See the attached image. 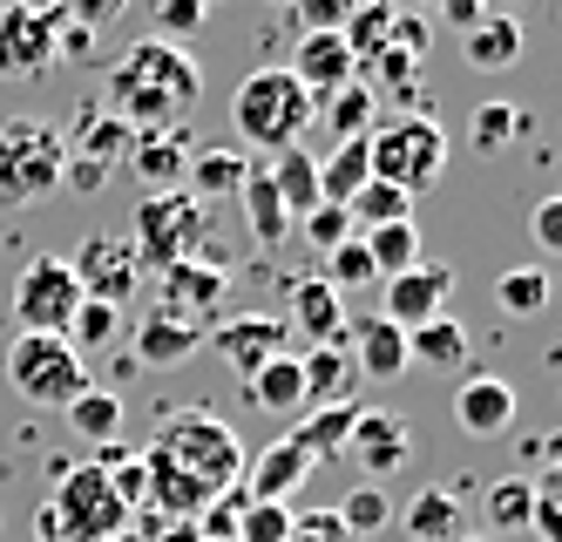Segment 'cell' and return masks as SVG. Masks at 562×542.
I'll return each instance as SVG.
<instances>
[{
  "label": "cell",
  "mask_w": 562,
  "mask_h": 542,
  "mask_svg": "<svg viewBox=\"0 0 562 542\" xmlns=\"http://www.w3.org/2000/svg\"><path fill=\"white\" fill-rule=\"evenodd\" d=\"M204 102V68H196V55H183L177 41H136V48L115 62L109 75V96L102 109L123 115L130 130H177V122H190V109Z\"/></svg>",
  "instance_id": "cell-1"
},
{
  "label": "cell",
  "mask_w": 562,
  "mask_h": 542,
  "mask_svg": "<svg viewBox=\"0 0 562 542\" xmlns=\"http://www.w3.org/2000/svg\"><path fill=\"white\" fill-rule=\"evenodd\" d=\"M312 96L299 89V81L285 75V62H271V68H251L245 81H237V96H231V122H237V136H245L251 150L278 156V150H299V136L312 130Z\"/></svg>",
  "instance_id": "cell-2"
},
{
  "label": "cell",
  "mask_w": 562,
  "mask_h": 542,
  "mask_svg": "<svg viewBox=\"0 0 562 542\" xmlns=\"http://www.w3.org/2000/svg\"><path fill=\"white\" fill-rule=\"evenodd\" d=\"M143 454L170 462V468H177V475H190V482H204L211 495L237 488V475H245V447H237V434L217 421L211 407L164 413V428H156V441H149Z\"/></svg>",
  "instance_id": "cell-3"
},
{
  "label": "cell",
  "mask_w": 562,
  "mask_h": 542,
  "mask_svg": "<svg viewBox=\"0 0 562 542\" xmlns=\"http://www.w3.org/2000/svg\"><path fill=\"white\" fill-rule=\"evenodd\" d=\"M61 163H68V143L55 122L42 115H8L0 122V211H27L61 190Z\"/></svg>",
  "instance_id": "cell-4"
},
{
  "label": "cell",
  "mask_w": 562,
  "mask_h": 542,
  "mask_svg": "<svg viewBox=\"0 0 562 542\" xmlns=\"http://www.w3.org/2000/svg\"><path fill=\"white\" fill-rule=\"evenodd\" d=\"M34 529H42V542H109V535L130 529V509L115 502L109 475L95 462H82V468H61L55 475V495L42 502Z\"/></svg>",
  "instance_id": "cell-5"
},
{
  "label": "cell",
  "mask_w": 562,
  "mask_h": 542,
  "mask_svg": "<svg viewBox=\"0 0 562 542\" xmlns=\"http://www.w3.org/2000/svg\"><path fill=\"white\" fill-rule=\"evenodd\" d=\"M367 156H373L380 184L420 197V190H434L448 177V130H440L434 115H386V122H373Z\"/></svg>",
  "instance_id": "cell-6"
},
{
  "label": "cell",
  "mask_w": 562,
  "mask_h": 542,
  "mask_svg": "<svg viewBox=\"0 0 562 542\" xmlns=\"http://www.w3.org/2000/svg\"><path fill=\"white\" fill-rule=\"evenodd\" d=\"M0 373H8V387H14L27 407H68V400H82V394L95 387V380H89V360L75 353L61 332H14Z\"/></svg>",
  "instance_id": "cell-7"
},
{
  "label": "cell",
  "mask_w": 562,
  "mask_h": 542,
  "mask_svg": "<svg viewBox=\"0 0 562 542\" xmlns=\"http://www.w3.org/2000/svg\"><path fill=\"white\" fill-rule=\"evenodd\" d=\"M204 244H211V211H204L190 190H156V197L136 203V224H130V252H136V265L170 272V265L196 258Z\"/></svg>",
  "instance_id": "cell-8"
},
{
  "label": "cell",
  "mask_w": 562,
  "mask_h": 542,
  "mask_svg": "<svg viewBox=\"0 0 562 542\" xmlns=\"http://www.w3.org/2000/svg\"><path fill=\"white\" fill-rule=\"evenodd\" d=\"M75 306H82V285H75L68 258L34 252V258L14 272V325H21V332H68Z\"/></svg>",
  "instance_id": "cell-9"
},
{
  "label": "cell",
  "mask_w": 562,
  "mask_h": 542,
  "mask_svg": "<svg viewBox=\"0 0 562 542\" xmlns=\"http://www.w3.org/2000/svg\"><path fill=\"white\" fill-rule=\"evenodd\" d=\"M68 272H75V285H82V299H102L115 312H123L136 299V285H143V265L130 252V237H109V231L82 237V252L68 258Z\"/></svg>",
  "instance_id": "cell-10"
},
{
  "label": "cell",
  "mask_w": 562,
  "mask_h": 542,
  "mask_svg": "<svg viewBox=\"0 0 562 542\" xmlns=\"http://www.w3.org/2000/svg\"><path fill=\"white\" fill-rule=\"evenodd\" d=\"M448 299H454V265H434V258L380 278V319H393L400 332L440 319V312H448Z\"/></svg>",
  "instance_id": "cell-11"
},
{
  "label": "cell",
  "mask_w": 562,
  "mask_h": 542,
  "mask_svg": "<svg viewBox=\"0 0 562 542\" xmlns=\"http://www.w3.org/2000/svg\"><path fill=\"white\" fill-rule=\"evenodd\" d=\"M204 340L217 346V360H224L231 373H245V380H251L265 360L292 353V325H285V319H271V312H237V319H211Z\"/></svg>",
  "instance_id": "cell-12"
},
{
  "label": "cell",
  "mask_w": 562,
  "mask_h": 542,
  "mask_svg": "<svg viewBox=\"0 0 562 542\" xmlns=\"http://www.w3.org/2000/svg\"><path fill=\"white\" fill-rule=\"evenodd\" d=\"M55 21H48V8H8L0 14V75L8 81H34V75H48L55 68Z\"/></svg>",
  "instance_id": "cell-13"
},
{
  "label": "cell",
  "mask_w": 562,
  "mask_h": 542,
  "mask_svg": "<svg viewBox=\"0 0 562 542\" xmlns=\"http://www.w3.org/2000/svg\"><path fill=\"white\" fill-rule=\"evenodd\" d=\"M515 387L502 380V373H468V380L454 387V428L468 441H508L515 428Z\"/></svg>",
  "instance_id": "cell-14"
},
{
  "label": "cell",
  "mask_w": 562,
  "mask_h": 542,
  "mask_svg": "<svg viewBox=\"0 0 562 542\" xmlns=\"http://www.w3.org/2000/svg\"><path fill=\"white\" fill-rule=\"evenodd\" d=\"M346 454H352L359 468H367V482H386V475L414 454V428L400 421V413L359 407V413H352V441H346Z\"/></svg>",
  "instance_id": "cell-15"
},
{
  "label": "cell",
  "mask_w": 562,
  "mask_h": 542,
  "mask_svg": "<svg viewBox=\"0 0 562 542\" xmlns=\"http://www.w3.org/2000/svg\"><path fill=\"white\" fill-rule=\"evenodd\" d=\"M190 156H196V136H190V122H177V130H136L130 136V170L156 190H183V170H190Z\"/></svg>",
  "instance_id": "cell-16"
},
{
  "label": "cell",
  "mask_w": 562,
  "mask_h": 542,
  "mask_svg": "<svg viewBox=\"0 0 562 542\" xmlns=\"http://www.w3.org/2000/svg\"><path fill=\"white\" fill-rule=\"evenodd\" d=\"M224 299H231V272L217 258H183V265L164 272V312H183L196 325H211Z\"/></svg>",
  "instance_id": "cell-17"
},
{
  "label": "cell",
  "mask_w": 562,
  "mask_h": 542,
  "mask_svg": "<svg viewBox=\"0 0 562 542\" xmlns=\"http://www.w3.org/2000/svg\"><path fill=\"white\" fill-rule=\"evenodd\" d=\"M285 75L299 81V89L318 102V96H333V89H346V81L359 75V62H352V48L339 34H299L292 41V62H285Z\"/></svg>",
  "instance_id": "cell-18"
},
{
  "label": "cell",
  "mask_w": 562,
  "mask_h": 542,
  "mask_svg": "<svg viewBox=\"0 0 562 542\" xmlns=\"http://www.w3.org/2000/svg\"><path fill=\"white\" fill-rule=\"evenodd\" d=\"M346 353L359 366V380H400V373H407V332L380 312H367V319L346 325Z\"/></svg>",
  "instance_id": "cell-19"
},
{
  "label": "cell",
  "mask_w": 562,
  "mask_h": 542,
  "mask_svg": "<svg viewBox=\"0 0 562 542\" xmlns=\"http://www.w3.org/2000/svg\"><path fill=\"white\" fill-rule=\"evenodd\" d=\"M292 332H305L312 346H346V291H333L326 278H292V319H285Z\"/></svg>",
  "instance_id": "cell-20"
},
{
  "label": "cell",
  "mask_w": 562,
  "mask_h": 542,
  "mask_svg": "<svg viewBox=\"0 0 562 542\" xmlns=\"http://www.w3.org/2000/svg\"><path fill=\"white\" fill-rule=\"evenodd\" d=\"M305 475H312V454L292 434H278L265 454L245 462V495L251 502H292V488H305Z\"/></svg>",
  "instance_id": "cell-21"
},
{
  "label": "cell",
  "mask_w": 562,
  "mask_h": 542,
  "mask_svg": "<svg viewBox=\"0 0 562 542\" xmlns=\"http://www.w3.org/2000/svg\"><path fill=\"white\" fill-rule=\"evenodd\" d=\"M196 346H204V325L183 319V312H164V306H156V312L136 325V366H149V373L183 366Z\"/></svg>",
  "instance_id": "cell-22"
},
{
  "label": "cell",
  "mask_w": 562,
  "mask_h": 542,
  "mask_svg": "<svg viewBox=\"0 0 562 542\" xmlns=\"http://www.w3.org/2000/svg\"><path fill=\"white\" fill-rule=\"evenodd\" d=\"M461 488H468V482H434V488H420L414 502L400 509L407 542H454V535H468V529H461Z\"/></svg>",
  "instance_id": "cell-23"
},
{
  "label": "cell",
  "mask_w": 562,
  "mask_h": 542,
  "mask_svg": "<svg viewBox=\"0 0 562 542\" xmlns=\"http://www.w3.org/2000/svg\"><path fill=\"white\" fill-rule=\"evenodd\" d=\"M245 170H251V156L245 150H224V143H196V156H190V170H183V190L204 203H224V197H237V184H245Z\"/></svg>",
  "instance_id": "cell-24"
},
{
  "label": "cell",
  "mask_w": 562,
  "mask_h": 542,
  "mask_svg": "<svg viewBox=\"0 0 562 542\" xmlns=\"http://www.w3.org/2000/svg\"><path fill=\"white\" fill-rule=\"evenodd\" d=\"M299 373H305V407H346L352 387H359V366L346 346H312L299 353Z\"/></svg>",
  "instance_id": "cell-25"
},
{
  "label": "cell",
  "mask_w": 562,
  "mask_h": 542,
  "mask_svg": "<svg viewBox=\"0 0 562 542\" xmlns=\"http://www.w3.org/2000/svg\"><path fill=\"white\" fill-rule=\"evenodd\" d=\"M312 122H326V130H333V143H359V136H373V122H380V102H373V89H367V81L352 75L346 89L318 96Z\"/></svg>",
  "instance_id": "cell-26"
},
{
  "label": "cell",
  "mask_w": 562,
  "mask_h": 542,
  "mask_svg": "<svg viewBox=\"0 0 562 542\" xmlns=\"http://www.w3.org/2000/svg\"><path fill=\"white\" fill-rule=\"evenodd\" d=\"M130 122L123 115H109L102 102H89L82 115H75V136H61L68 143V156H89V163H109V170H115V163H123L130 156Z\"/></svg>",
  "instance_id": "cell-27"
},
{
  "label": "cell",
  "mask_w": 562,
  "mask_h": 542,
  "mask_svg": "<svg viewBox=\"0 0 562 542\" xmlns=\"http://www.w3.org/2000/svg\"><path fill=\"white\" fill-rule=\"evenodd\" d=\"M237 203H245V224H251V237L265 244V252H278V244L292 237V218H285V203H278L265 163H251V170H245V184H237Z\"/></svg>",
  "instance_id": "cell-28"
},
{
  "label": "cell",
  "mask_w": 562,
  "mask_h": 542,
  "mask_svg": "<svg viewBox=\"0 0 562 542\" xmlns=\"http://www.w3.org/2000/svg\"><path fill=\"white\" fill-rule=\"evenodd\" d=\"M245 400H251L258 413H305V373H299V353L265 360L251 380H245Z\"/></svg>",
  "instance_id": "cell-29"
},
{
  "label": "cell",
  "mask_w": 562,
  "mask_h": 542,
  "mask_svg": "<svg viewBox=\"0 0 562 542\" xmlns=\"http://www.w3.org/2000/svg\"><path fill=\"white\" fill-rule=\"evenodd\" d=\"M265 170H271V190H278L292 224L305 211H318V156L312 150H278V156H265Z\"/></svg>",
  "instance_id": "cell-30"
},
{
  "label": "cell",
  "mask_w": 562,
  "mask_h": 542,
  "mask_svg": "<svg viewBox=\"0 0 562 542\" xmlns=\"http://www.w3.org/2000/svg\"><path fill=\"white\" fill-rule=\"evenodd\" d=\"M373 184V156H367V136L359 143H333V156H318V203H346Z\"/></svg>",
  "instance_id": "cell-31"
},
{
  "label": "cell",
  "mask_w": 562,
  "mask_h": 542,
  "mask_svg": "<svg viewBox=\"0 0 562 542\" xmlns=\"http://www.w3.org/2000/svg\"><path fill=\"white\" fill-rule=\"evenodd\" d=\"M468 353H474V340H468V325L454 312H440V319H427V325L407 332V366L420 360V366L454 373V366H468Z\"/></svg>",
  "instance_id": "cell-32"
},
{
  "label": "cell",
  "mask_w": 562,
  "mask_h": 542,
  "mask_svg": "<svg viewBox=\"0 0 562 542\" xmlns=\"http://www.w3.org/2000/svg\"><path fill=\"white\" fill-rule=\"evenodd\" d=\"M461 48H468V68H481V75L515 68V62H521V21H515V14H488L481 27L461 34Z\"/></svg>",
  "instance_id": "cell-33"
},
{
  "label": "cell",
  "mask_w": 562,
  "mask_h": 542,
  "mask_svg": "<svg viewBox=\"0 0 562 542\" xmlns=\"http://www.w3.org/2000/svg\"><path fill=\"white\" fill-rule=\"evenodd\" d=\"M352 413H359L352 400L346 407H312L305 421L292 428V441L312 454V462H333V454H346V441H352Z\"/></svg>",
  "instance_id": "cell-34"
},
{
  "label": "cell",
  "mask_w": 562,
  "mask_h": 542,
  "mask_svg": "<svg viewBox=\"0 0 562 542\" xmlns=\"http://www.w3.org/2000/svg\"><path fill=\"white\" fill-rule=\"evenodd\" d=\"M393 14H400V0H359V8L346 14L339 41L352 48V62H373L386 41H393Z\"/></svg>",
  "instance_id": "cell-35"
},
{
  "label": "cell",
  "mask_w": 562,
  "mask_h": 542,
  "mask_svg": "<svg viewBox=\"0 0 562 542\" xmlns=\"http://www.w3.org/2000/svg\"><path fill=\"white\" fill-rule=\"evenodd\" d=\"M367 237V258H373V272L380 278H393V272H407V265H420L427 252H420V224L414 218H400V224H380V231H359Z\"/></svg>",
  "instance_id": "cell-36"
},
{
  "label": "cell",
  "mask_w": 562,
  "mask_h": 542,
  "mask_svg": "<svg viewBox=\"0 0 562 542\" xmlns=\"http://www.w3.org/2000/svg\"><path fill=\"white\" fill-rule=\"evenodd\" d=\"M529 136V109H515V102H481L474 115H468V143L481 150V156H495V150H508V143H521Z\"/></svg>",
  "instance_id": "cell-37"
},
{
  "label": "cell",
  "mask_w": 562,
  "mask_h": 542,
  "mask_svg": "<svg viewBox=\"0 0 562 542\" xmlns=\"http://www.w3.org/2000/svg\"><path fill=\"white\" fill-rule=\"evenodd\" d=\"M495 306H502L508 319L549 312V272H542V265H508V272L495 278Z\"/></svg>",
  "instance_id": "cell-38"
},
{
  "label": "cell",
  "mask_w": 562,
  "mask_h": 542,
  "mask_svg": "<svg viewBox=\"0 0 562 542\" xmlns=\"http://www.w3.org/2000/svg\"><path fill=\"white\" fill-rule=\"evenodd\" d=\"M61 340H68L75 353H82V360H89V353H102V346H115V340H123V312H115V306H102V299H82Z\"/></svg>",
  "instance_id": "cell-39"
},
{
  "label": "cell",
  "mask_w": 562,
  "mask_h": 542,
  "mask_svg": "<svg viewBox=\"0 0 562 542\" xmlns=\"http://www.w3.org/2000/svg\"><path fill=\"white\" fill-rule=\"evenodd\" d=\"M61 413H68V428L82 434V441H95V447H102V441H115V428H123V400H115L109 387H89L82 400H68Z\"/></svg>",
  "instance_id": "cell-40"
},
{
  "label": "cell",
  "mask_w": 562,
  "mask_h": 542,
  "mask_svg": "<svg viewBox=\"0 0 562 542\" xmlns=\"http://www.w3.org/2000/svg\"><path fill=\"white\" fill-rule=\"evenodd\" d=\"M346 218H352V231H380V224H400V218H414V197L373 177L367 190H359V197L346 203Z\"/></svg>",
  "instance_id": "cell-41"
},
{
  "label": "cell",
  "mask_w": 562,
  "mask_h": 542,
  "mask_svg": "<svg viewBox=\"0 0 562 542\" xmlns=\"http://www.w3.org/2000/svg\"><path fill=\"white\" fill-rule=\"evenodd\" d=\"M481 509H488V522H495V529H529L536 482H529V475H502V482H488V495H481Z\"/></svg>",
  "instance_id": "cell-42"
},
{
  "label": "cell",
  "mask_w": 562,
  "mask_h": 542,
  "mask_svg": "<svg viewBox=\"0 0 562 542\" xmlns=\"http://www.w3.org/2000/svg\"><path fill=\"white\" fill-rule=\"evenodd\" d=\"M339 522H346V535L359 542V535H380L386 522H393V502H386V488L380 482H359V488H346V502H339Z\"/></svg>",
  "instance_id": "cell-43"
},
{
  "label": "cell",
  "mask_w": 562,
  "mask_h": 542,
  "mask_svg": "<svg viewBox=\"0 0 562 542\" xmlns=\"http://www.w3.org/2000/svg\"><path fill=\"white\" fill-rule=\"evenodd\" d=\"M318 278H326L333 291H359V285H380V272H373V258H367V237H346V244H333V252H326V272H318Z\"/></svg>",
  "instance_id": "cell-44"
},
{
  "label": "cell",
  "mask_w": 562,
  "mask_h": 542,
  "mask_svg": "<svg viewBox=\"0 0 562 542\" xmlns=\"http://www.w3.org/2000/svg\"><path fill=\"white\" fill-rule=\"evenodd\" d=\"M204 21H211V0H149V27H156V41H177V48H183V41L204 27Z\"/></svg>",
  "instance_id": "cell-45"
},
{
  "label": "cell",
  "mask_w": 562,
  "mask_h": 542,
  "mask_svg": "<svg viewBox=\"0 0 562 542\" xmlns=\"http://www.w3.org/2000/svg\"><path fill=\"white\" fill-rule=\"evenodd\" d=\"M292 535V502H251L237 516V542H285Z\"/></svg>",
  "instance_id": "cell-46"
},
{
  "label": "cell",
  "mask_w": 562,
  "mask_h": 542,
  "mask_svg": "<svg viewBox=\"0 0 562 542\" xmlns=\"http://www.w3.org/2000/svg\"><path fill=\"white\" fill-rule=\"evenodd\" d=\"M352 8L359 0H285V14L299 21V34H339Z\"/></svg>",
  "instance_id": "cell-47"
},
{
  "label": "cell",
  "mask_w": 562,
  "mask_h": 542,
  "mask_svg": "<svg viewBox=\"0 0 562 542\" xmlns=\"http://www.w3.org/2000/svg\"><path fill=\"white\" fill-rule=\"evenodd\" d=\"M529 529H536L542 542H562V475H555V468H542V475H536V509H529Z\"/></svg>",
  "instance_id": "cell-48"
},
{
  "label": "cell",
  "mask_w": 562,
  "mask_h": 542,
  "mask_svg": "<svg viewBox=\"0 0 562 542\" xmlns=\"http://www.w3.org/2000/svg\"><path fill=\"white\" fill-rule=\"evenodd\" d=\"M299 237L312 244V252H333V244H346V237H352V218L339 211V203H318V211H305V218H299Z\"/></svg>",
  "instance_id": "cell-49"
},
{
  "label": "cell",
  "mask_w": 562,
  "mask_h": 542,
  "mask_svg": "<svg viewBox=\"0 0 562 542\" xmlns=\"http://www.w3.org/2000/svg\"><path fill=\"white\" fill-rule=\"evenodd\" d=\"M285 542H352V535H346L339 509H299V516H292V535H285Z\"/></svg>",
  "instance_id": "cell-50"
},
{
  "label": "cell",
  "mask_w": 562,
  "mask_h": 542,
  "mask_svg": "<svg viewBox=\"0 0 562 542\" xmlns=\"http://www.w3.org/2000/svg\"><path fill=\"white\" fill-rule=\"evenodd\" d=\"M109 184V163H89V156H68L61 163V190H75V197H95Z\"/></svg>",
  "instance_id": "cell-51"
},
{
  "label": "cell",
  "mask_w": 562,
  "mask_h": 542,
  "mask_svg": "<svg viewBox=\"0 0 562 542\" xmlns=\"http://www.w3.org/2000/svg\"><path fill=\"white\" fill-rule=\"evenodd\" d=\"M529 231H536L542 252H562V197H542V203H536V211H529Z\"/></svg>",
  "instance_id": "cell-52"
},
{
  "label": "cell",
  "mask_w": 562,
  "mask_h": 542,
  "mask_svg": "<svg viewBox=\"0 0 562 542\" xmlns=\"http://www.w3.org/2000/svg\"><path fill=\"white\" fill-rule=\"evenodd\" d=\"M440 21H448V27H481V21H488V0H440Z\"/></svg>",
  "instance_id": "cell-53"
},
{
  "label": "cell",
  "mask_w": 562,
  "mask_h": 542,
  "mask_svg": "<svg viewBox=\"0 0 562 542\" xmlns=\"http://www.w3.org/2000/svg\"><path fill=\"white\" fill-rule=\"evenodd\" d=\"M75 8H82V14H89V21H109V14H115V8H123V0H75Z\"/></svg>",
  "instance_id": "cell-54"
},
{
  "label": "cell",
  "mask_w": 562,
  "mask_h": 542,
  "mask_svg": "<svg viewBox=\"0 0 562 542\" xmlns=\"http://www.w3.org/2000/svg\"><path fill=\"white\" fill-rule=\"evenodd\" d=\"M454 542H495V535H454Z\"/></svg>",
  "instance_id": "cell-55"
},
{
  "label": "cell",
  "mask_w": 562,
  "mask_h": 542,
  "mask_svg": "<svg viewBox=\"0 0 562 542\" xmlns=\"http://www.w3.org/2000/svg\"><path fill=\"white\" fill-rule=\"evenodd\" d=\"M109 542H143V535H130V529H123V535H109Z\"/></svg>",
  "instance_id": "cell-56"
},
{
  "label": "cell",
  "mask_w": 562,
  "mask_h": 542,
  "mask_svg": "<svg viewBox=\"0 0 562 542\" xmlns=\"http://www.w3.org/2000/svg\"><path fill=\"white\" fill-rule=\"evenodd\" d=\"M278 8H285V0H278Z\"/></svg>",
  "instance_id": "cell-57"
},
{
  "label": "cell",
  "mask_w": 562,
  "mask_h": 542,
  "mask_svg": "<svg viewBox=\"0 0 562 542\" xmlns=\"http://www.w3.org/2000/svg\"><path fill=\"white\" fill-rule=\"evenodd\" d=\"M211 8H217V0H211Z\"/></svg>",
  "instance_id": "cell-58"
}]
</instances>
